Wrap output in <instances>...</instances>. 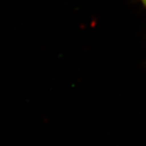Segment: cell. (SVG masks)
<instances>
[{
  "instance_id": "6da1fadb",
  "label": "cell",
  "mask_w": 146,
  "mask_h": 146,
  "mask_svg": "<svg viewBox=\"0 0 146 146\" xmlns=\"http://www.w3.org/2000/svg\"><path fill=\"white\" fill-rule=\"evenodd\" d=\"M141 3H142L143 7H145V9L146 10V0H141Z\"/></svg>"
}]
</instances>
